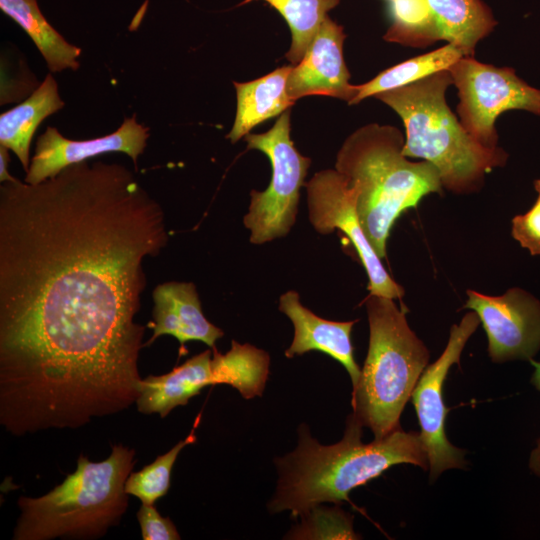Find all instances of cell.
<instances>
[{"label": "cell", "instance_id": "27", "mask_svg": "<svg viewBox=\"0 0 540 540\" xmlns=\"http://www.w3.org/2000/svg\"><path fill=\"white\" fill-rule=\"evenodd\" d=\"M538 194L529 211L512 219V237L532 256L540 255V179L534 181Z\"/></svg>", "mask_w": 540, "mask_h": 540}, {"label": "cell", "instance_id": "9", "mask_svg": "<svg viewBox=\"0 0 540 540\" xmlns=\"http://www.w3.org/2000/svg\"><path fill=\"white\" fill-rule=\"evenodd\" d=\"M305 186L308 218L315 231L343 232L366 271L370 294L401 299L404 289L388 274L361 226L357 213L358 187L336 169L315 173Z\"/></svg>", "mask_w": 540, "mask_h": 540}, {"label": "cell", "instance_id": "24", "mask_svg": "<svg viewBox=\"0 0 540 540\" xmlns=\"http://www.w3.org/2000/svg\"><path fill=\"white\" fill-rule=\"evenodd\" d=\"M200 420V414L195 420L191 433L178 442L167 453L158 456L154 462L142 470L129 475L125 482V492L141 500L142 504L153 505L159 498L166 495L170 487L172 468L180 451L196 441L194 434Z\"/></svg>", "mask_w": 540, "mask_h": 540}, {"label": "cell", "instance_id": "16", "mask_svg": "<svg viewBox=\"0 0 540 540\" xmlns=\"http://www.w3.org/2000/svg\"><path fill=\"white\" fill-rule=\"evenodd\" d=\"M212 352L206 350L175 367L167 374L141 379L136 400L143 414L159 413L164 418L176 406L186 405L207 386L216 385Z\"/></svg>", "mask_w": 540, "mask_h": 540}, {"label": "cell", "instance_id": "26", "mask_svg": "<svg viewBox=\"0 0 540 540\" xmlns=\"http://www.w3.org/2000/svg\"><path fill=\"white\" fill-rule=\"evenodd\" d=\"M302 528L297 529L294 538L303 539H356L352 520L343 511L314 507L304 516Z\"/></svg>", "mask_w": 540, "mask_h": 540}, {"label": "cell", "instance_id": "3", "mask_svg": "<svg viewBox=\"0 0 540 540\" xmlns=\"http://www.w3.org/2000/svg\"><path fill=\"white\" fill-rule=\"evenodd\" d=\"M405 139L396 127L370 123L351 133L336 157L335 169L359 189L357 213L376 254L386 256L391 229L400 215L430 193H441L437 168L403 154Z\"/></svg>", "mask_w": 540, "mask_h": 540}, {"label": "cell", "instance_id": "19", "mask_svg": "<svg viewBox=\"0 0 540 540\" xmlns=\"http://www.w3.org/2000/svg\"><path fill=\"white\" fill-rule=\"evenodd\" d=\"M432 17L433 42L445 40L473 56L476 44L496 26L481 0H427Z\"/></svg>", "mask_w": 540, "mask_h": 540}, {"label": "cell", "instance_id": "7", "mask_svg": "<svg viewBox=\"0 0 540 540\" xmlns=\"http://www.w3.org/2000/svg\"><path fill=\"white\" fill-rule=\"evenodd\" d=\"M244 139L248 149L263 152L272 166L268 187L251 190L249 209L243 218L250 242L260 245L286 236L295 224L300 189L311 159L302 155L290 138V109L268 131L249 133Z\"/></svg>", "mask_w": 540, "mask_h": 540}, {"label": "cell", "instance_id": "21", "mask_svg": "<svg viewBox=\"0 0 540 540\" xmlns=\"http://www.w3.org/2000/svg\"><path fill=\"white\" fill-rule=\"evenodd\" d=\"M270 357L251 344L232 341L231 349L220 354L213 348L212 367L217 384H227L251 399L260 396L269 375Z\"/></svg>", "mask_w": 540, "mask_h": 540}, {"label": "cell", "instance_id": "18", "mask_svg": "<svg viewBox=\"0 0 540 540\" xmlns=\"http://www.w3.org/2000/svg\"><path fill=\"white\" fill-rule=\"evenodd\" d=\"M63 106L58 84L48 74L25 101L0 115V145L15 153L26 172L34 133L44 119Z\"/></svg>", "mask_w": 540, "mask_h": 540}, {"label": "cell", "instance_id": "12", "mask_svg": "<svg viewBox=\"0 0 540 540\" xmlns=\"http://www.w3.org/2000/svg\"><path fill=\"white\" fill-rule=\"evenodd\" d=\"M148 138L149 128L138 123L135 115L125 118L113 133L88 140L65 138L55 127L48 126L37 138L25 182L38 184L70 165L108 152L127 154L137 167V159L143 153Z\"/></svg>", "mask_w": 540, "mask_h": 540}, {"label": "cell", "instance_id": "4", "mask_svg": "<svg viewBox=\"0 0 540 540\" xmlns=\"http://www.w3.org/2000/svg\"><path fill=\"white\" fill-rule=\"evenodd\" d=\"M452 84L450 72L443 70L375 97L404 123L403 154L430 162L444 188L465 194L478 191L485 175L504 166L508 155L499 147L483 146L466 131L446 102Z\"/></svg>", "mask_w": 540, "mask_h": 540}, {"label": "cell", "instance_id": "29", "mask_svg": "<svg viewBox=\"0 0 540 540\" xmlns=\"http://www.w3.org/2000/svg\"><path fill=\"white\" fill-rule=\"evenodd\" d=\"M8 148L0 145V181L2 183L4 182H13L17 179L11 176L8 173V162H9V154H8Z\"/></svg>", "mask_w": 540, "mask_h": 540}, {"label": "cell", "instance_id": "30", "mask_svg": "<svg viewBox=\"0 0 540 540\" xmlns=\"http://www.w3.org/2000/svg\"><path fill=\"white\" fill-rule=\"evenodd\" d=\"M529 467L536 475L540 476V438L537 441V447L531 453Z\"/></svg>", "mask_w": 540, "mask_h": 540}, {"label": "cell", "instance_id": "2", "mask_svg": "<svg viewBox=\"0 0 540 540\" xmlns=\"http://www.w3.org/2000/svg\"><path fill=\"white\" fill-rule=\"evenodd\" d=\"M362 423L352 413L341 441L323 446L300 427L299 444L276 460L279 480L269 503L271 512L288 510L292 517L307 515L324 502L349 501V493L397 464L429 465L420 433L398 428L381 439L363 443Z\"/></svg>", "mask_w": 540, "mask_h": 540}, {"label": "cell", "instance_id": "13", "mask_svg": "<svg viewBox=\"0 0 540 540\" xmlns=\"http://www.w3.org/2000/svg\"><path fill=\"white\" fill-rule=\"evenodd\" d=\"M343 27L327 15L310 43L303 59L287 79L288 96L295 102L299 98L322 95L347 101L357 94V85L350 83V73L344 61Z\"/></svg>", "mask_w": 540, "mask_h": 540}, {"label": "cell", "instance_id": "6", "mask_svg": "<svg viewBox=\"0 0 540 540\" xmlns=\"http://www.w3.org/2000/svg\"><path fill=\"white\" fill-rule=\"evenodd\" d=\"M368 353L352 390L353 414L375 439L394 432L401 413L425 370L429 351L411 330L406 309L394 299L368 294Z\"/></svg>", "mask_w": 540, "mask_h": 540}, {"label": "cell", "instance_id": "11", "mask_svg": "<svg viewBox=\"0 0 540 540\" xmlns=\"http://www.w3.org/2000/svg\"><path fill=\"white\" fill-rule=\"evenodd\" d=\"M467 296L463 308L478 315L493 362L533 358L540 349V301L536 297L518 287L500 296L467 290Z\"/></svg>", "mask_w": 540, "mask_h": 540}, {"label": "cell", "instance_id": "25", "mask_svg": "<svg viewBox=\"0 0 540 540\" xmlns=\"http://www.w3.org/2000/svg\"><path fill=\"white\" fill-rule=\"evenodd\" d=\"M392 24L388 42L422 47L433 43L432 17L427 0H389Z\"/></svg>", "mask_w": 540, "mask_h": 540}, {"label": "cell", "instance_id": "17", "mask_svg": "<svg viewBox=\"0 0 540 540\" xmlns=\"http://www.w3.org/2000/svg\"><path fill=\"white\" fill-rule=\"evenodd\" d=\"M293 65L275 69L258 79L234 82L236 115L226 136L232 143L239 141L258 124L281 115L294 105L287 93V79Z\"/></svg>", "mask_w": 540, "mask_h": 540}, {"label": "cell", "instance_id": "1", "mask_svg": "<svg viewBox=\"0 0 540 540\" xmlns=\"http://www.w3.org/2000/svg\"><path fill=\"white\" fill-rule=\"evenodd\" d=\"M160 205L117 163L0 187V423L76 429L139 396L142 263L166 246Z\"/></svg>", "mask_w": 540, "mask_h": 540}, {"label": "cell", "instance_id": "5", "mask_svg": "<svg viewBox=\"0 0 540 540\" xmlns=\"http://www.w3.org/2000/svg\"><path fill=\"white\" fill-rule=\"evenodd\" d=\"M134 455L133 449L123 445L113 446L110 456L101 462L81 455L75 472L49 493L37 498L21 496L13 539L104 536L119 524L127 509L125 482L135 464Z\"/></svg>", "mask_w": 540, "mask_h": 540}, {"label": "cell", "instance_id": "14", "mask_svg": "<svg viewBox=\"0 0 540 540\" xmlns=\"http://www.w3.org/2000/svg\"><path fill=\"white\" fill-rule=\"evenodd\" d=\"M279 310L291 320L294 327L293 340L285 356L293 358L310 351L325 353L344 366L354 388L361 369L354 359L351 332L358 320L337 322L323 319L301 304L295 290L280 296Z\"/></svg>", "mask_w": 540, "mask_h": 540}, {"label": "cell", "instance_id": "10", "mask_svg": "<svg viewBox=\"0 0 540 540\" xmlns=\"http://www.w3.org/2000/svg\"><path fill=\"white\" fill-rule=\"evenodd\" d=\"M479 323L478 315L470 311L459 324L451 327L443 353L425 368L411 396L421 427L420 436L427 453L431 480L444 470L463 468L466 463L465 452L453 446L445 434L447 409L443 403L442 387L451 366L459 364L463 348Z\"/></svg>", "mask_w": 540, "mask_h": 540}, {"label": "cell", "instance_id": "23", "mask_svg": "<svg viewBox=\"0 0 540 540\" xmlns=\"http://www.w3.org/2000/svg\"><path fill=\"white\" fill-rule=\"evenodd\" d=\"M252 0H246L249 2ZM276 9L291 31V45L285 57L292 65L304 57L310 43L327 16L340 0H263Z\"/></svg>", "mask_w": 540, "mask_h": 540}, {"label": "cell", "instance_id": "8", "mask_svg": "<svg viewBox=\"0 0 540 540\" xmlns=\"http://www.w3.org/2000/svg\"><path fill=\"white\" fill-rule=\"evenodd\" d=\"M448 71L458 90L460 122L485 147H497L495 122L501 113L525 110L540 115V90L519 78L513 68L464 56Z\"/></svg>", "mask_w": 540, "mask_h": 540}, {"label": "cell", "instance_id": "15", "mask_svg": "<svg viewBox=\"0 0 540 540\" xmlns=\"http://www.w3.org/2000/svg\"><path fill=\"white\" fill-rule=\"evenodd\" d=\"M154 321L149 323L153 329L151 339L144 345H150L161 335L175 337L181 351L187 341L198 340L211 348L224 333L210 323L204 316L201 303L193 283L167 282L158 285L153 292Z\"/></svg>", "mask_w": 540, "mask_h": 540}, {"label": "cell", "instance_id": "28", "mask_svg": "<svg viewBox=\"0 0 540 540\" xmlns=\"http://www.w3.org/2000/svg\"><path fill=\"white\" fill-rule=\"evenodd\" d=\"M137 519L144 540H179L175 525L169 517H162L154 505L142 504Z\"/></svg>", "mask_w": 540, "mask_h": 540}, {"label": "cell", "instance_id": "31", "mask_svg": "<svg viewBox=\"0 0 540 540\" xmlns=\"http://www.w3.org/2000/svg\"><path fill=\"white\" fill-rule=\"evenodd\" d=\"M529 361L535 368L531 382L538 390H540V362L534 361L533 359Z\"/></svg>", "mask_w": 540, "mask_h": 540}, {"label": "cell", "instance_id": "20", "mask_svg": "<svg viewBox=\"0 0 540 540\" xmlns=\"http://www.w3.org/2000/svg\"><path fill=\"white\" fill-rule=\"evenodd\" d=\"M0 9L32 39L51 72L79 68L81 49L49 24L37 0H0Z\"/></svg>", "mask_w": 540, "mask_h": 540}, {"label": "cell", "instance_id": "22", "mask_svg": "<svg viewBox=\"0 0 540 540\" xmlns=\"http://www.w3.org/2000/svg\"><path fill=\"white\" fill-rule=\"evenodd\" d=\"M464 56L466 54L463 49L448 43L434 51L408 59L382 71L372 80L357 85V94L349 104H357L369 96L403 87L436 72L448 70Z\"/></svg>", "mask_w": 540, "mask_h": 540}]
</instances>
